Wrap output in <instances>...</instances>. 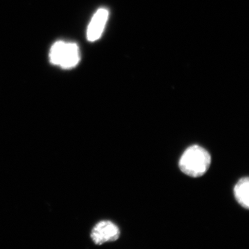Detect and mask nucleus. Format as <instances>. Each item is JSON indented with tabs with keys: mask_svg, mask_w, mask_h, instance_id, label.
I'll use <instances>...</instances> for the list:
<instances>
[{
	"mask_svg": "<svg viewBox=\"0 0 249 249\" xmlns=\"http://www.w3.org/2000/svg\"><path fill=\"white\" fill-rule=\"evenodd\" d=\"M211 156L204 147L194 145L188 147L178 161V167L185 175L191 178H200L209 170Z\"/></svg>",
	"mask_w": 249,
	"mask_h": 249,
	"instance_id": "f257e3e1",
	"label": "nucleus"
},
{
	"mask_svg": "<svg viewBox=\"0 0 249 249\" xmlns=\"http://www.w3.org/2000/svg\"><path fill=\"white\" fill-rule=\"evenodd\" d=\"M49 59L53 65L70 70L76 67L80 61L79 47L73 42L58 41L51 48Z\"/></svg>",
	"mask_w": 249,
	"mask_h": 249,
	"instance_id": "f03ea898",
	"label": "nucleus"
},
{
	"mask_svg": "<svg viewBox=\"0 0 249 249\" xmlns=\"http://www.w3.org/2000/svg\"><path fill=\"white\" fill-rule=\"evenodd\" d=\"M121 231L116 224L111 221L103 220L98 222L92 228L90 237L96 245L101 246L107 242L119 240Z\"/></svg>",
	"mask_w": 249,
	"mask_h": 249,
	"instance_id": "7ed1b4c3",
	"label": "nucleus"
},
{
	"mask_svg": "<svg viewBox=\"0 0 249 249\" xmlns=\"http://www.w3.org/2000/svg\"><path fill=\"white\" fill-rule=\"evenodd\" d=\"M108 16L109 12L107 10L101 8L93 16L87 32L88 40L90 42H94L101 37L104 31L105 26L107 23Z\"/></svg>",
	"mask_w": 249,
	"mask_h": 249,
	"instance_id": "20e7f679",
	"label": "nucleus"
},
{
	"mask_svg": "<svg viewBox=\"0 0 249 249\" xmlns=\"http://www.w3.org/2000/svg\"><path fill=\"white\" fill-rule=\"evenodd\" d=\"M234 196L241 206L247 210L249 209V178H242L236 183L234 187Z\"/></svg>",
	"mask_w": 249,
	"mask_h": 249,
	"instance_id": "39448f33",
	"label": "nucleus"
}]
</instances>
